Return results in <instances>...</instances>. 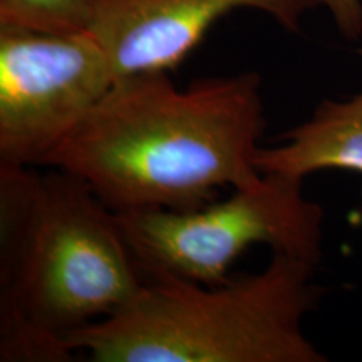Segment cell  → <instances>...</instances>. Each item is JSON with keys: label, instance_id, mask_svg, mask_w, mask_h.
<instances>
[{"label": "cell", "instance_id": "obj_1", "mask_svg": "<svg viewBox=\"0 0 362 362\" xmlns=\"http://www.w3.org/2000/svg\"><path fill=\"white\" fill-rule=\"evenodd\" d=\"M265 126L257 72L185 89L170 72H139L116 79L44 168L78 176L116 214L189 210L260 178Z\"/></svg>", "mask_w": 362, "mask_h": 362}, {"label": "cell", "instance_id": "obj_2", "mask_svg": "<svg viewBox=\"0 0 362 362\" xmlns=\"http://www.w3.org/2000/svg\"><path fill=\"white\" fill-rule=\"evenodd\" d=\"M144 282L119 216L86 181L0 166V361H71L72 334Z\"/></svg>", "mask_w": 362, "mask_h": 362}, {"label": "cell", "instance_id": "obj_3", "mask_svg": "<svg viewBox=\"0 0 362 362\" xmlns=\"http://www.w3.org/2000/svg\"><path fill=\"white\" fill-rule=\"evenodd\" d=\"M315 264L274 253L257 274L218 285L146 280L123 309L72 334L94 362H325L305 336L319 302Z\"/></svg>", "mask_w": 362, "mask_h": 362}, {"label": "cell", "instance_id": "obj_4", "mask_svg": "<svg viewBox=\"0 0 362 362\" xmlns=\"http://www.w3.org/2000/svg\"><path fill=\"white\" fill-rule=\"evenodd\" d=\"M117 216L144 280L223 284L235 262L255 245L315 265L322 257L324 210L305 197L304 178L292 175L262 173L225 200L189 210Z\"/></svg>", "mask_w": 362, "mask_h": 362}, {"label": "cell", "instance_id": "obj_5", "mask_svg": "<svg viewBox=\"0 0 362 362\" xmlns=\"http://www.w3.org/2000/svg\"><path fill=\"white\" fill-rule=\"evenodd\" d=\"M115 83L90 33L0 27V166L44 168Z\"/></svg>", "mask_w": 362, "mask_h": 362}, {"label": "cell", "instance_id": "obj_6", "mask_svg": "<svg viewBox=\"0 0 362 362\" xmlns=\"http://www.w3.org/2000/svg\"><path fill=\"white\" fill-rule=\"evenodd\" d=\"M317 7L320 0H103L90 34L121 79L176 69L216 22L240 8L298 33L302 17Z\"/></svg>", "mask_w": 362, "mask_h": 362}, {"label": "cell", "instance_id": "obj_7", "mask_svg": "<svg viewBox=\"0 0 362 362\" xmlns=\"http://www.w3.org/2000/svg\"><path fill=\"white\" fill-rule=\"evenodd\" d=\"M260 173L304 178L315 171L344 170L362 175V93L325 99L309 119L257 153Z\"/></svg>", "mask_w": 362, "mask_h": 362}, {"label": "cell", "instance_id": "obj_8", "mask_svg": "<svg viewBox=\"0 0 362 362\" xmlns=\"http://www.w3.org/2000/svg\"><path fill=\"white\" fill-rule=\"evenodd\" d=\"M103 0H0V27L52 34L90 33Z\"/></svg>", "mask_w": 362, "mask_h": 362}, {"label": "cell", "instance_id": "obj_9", "mask_svg": "<svg viewBox=\"0 0 362 362\" xmlns=\"http://www.w3.org/2000/svg\"><path fill=\"white\" fill-rule=\"evenodd\" d=\"M327 8L344 37L357 40L362 37V2L361 0H320Z\"/></svg>", "mask_w": 362, "mask_h": 362}]
</instances>
